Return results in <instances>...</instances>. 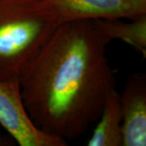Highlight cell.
I'll return each instance as SVG.
<instances>
[{
    "label": "cell",
    "mask_w": 146,
    "mask_h": 146,
    "mask_svg": "<svg viewBox=\"0 0 146 146\" xmlns=\"http://www.w3.org/2000/svg\"><path fill=\"white\" fill-rule=\"evenodd\" d=\"M88 146H122V116L119 93L113 89L97 120Z\"/></svg>",
    "instance_id": "obj_7"
},
{
    "label": "cell",
    "mask_w": 146,
    "mask_h": 146,
    "mask_svg": "<svg viewBox=\"0 0 146 146\" xmlns=\"http://www.w3.org/2000/svg\"><path fill=\"white\" fill-rule=\"evenodd\" d=\"M60 25L44 0H0V80H19Z\"/></svg>",
    "instance_id": "obj_2"
},
{
    "label": "cell",
    "mask_w": 146,
    "mask_h": 146,
    "mask_svg": "<svg viewBox=\"0 0 146 146\" xmlns=\"http://www.w3.org/2000/svg\"><path fill=\"white\" fill-rule=\"evenodd\" d=\"M122 146L146 145V76L132 74L119 94Z\"/></svg>",
    "instance_id": "obj_5"
},
{
    "label": "cell",
    "mask_w": 146,
    "mask_h": 146,
    "mask_svg": "<svg viewBox=\"0 0 146 146\" xmlns=\"http://www.w3.org/2000/svg\"><path fill=\"white\" fill-rule=\"evenodd\" d=\"M107 44L92 21L60 25L19 77L33 123L44 132L73 140L96 123L115 89Z\"/></svg>",
    "instance_id": "obj_1"
},
{
    "label": "cell",
    "mask_w": 146,
    "mask_h": 146,
    "mask_svg": "<svg viewBox=\"0 0 146 146\" xmlns=\"http://www.w3.org/2000/svg\"><path fill=\"white\" fill-rule=\"evenodd\" d=\"M0 125L21 146H65L61 138L39 129L30 119L19 80H0Z\"/></svg>",
    "instance_id": "obj_3"
},
{
    "label": "cell",
    "mask_w": 146,
    "mask_h": 146,
    "mask_svg": "<svg viewBox=\"0 0 146 146\" xmlns=\"http://www.w3.org/2000/svg\"><path fill=\"white\" fill-rule=\"evenodd\" d=\"M61 25L98 19L132 20L146 14V0H44Z\"/></svg>",
    "instance_id": "obj_4"
},
{
    "label": "cell",
    "mask_w": 146,
    "mask_h": 146,
    "mask_svg": "<svg viewBox=\"0 0 146 146\" xmlns=\"http://www.w3.org/2000/svg\"><path fill=\"white\" fill-rule=\"evenodd\" d=\"M98 19L92 21L93 27L107 45L113 40H120L146 58V14L131 20Z\"/></svg>",
    "instance_id": "obj_6"
}]
</instances>
